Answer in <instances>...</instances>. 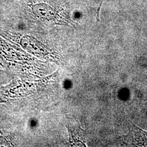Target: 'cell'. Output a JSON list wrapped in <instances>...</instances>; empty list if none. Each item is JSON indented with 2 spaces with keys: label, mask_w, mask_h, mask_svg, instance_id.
<instances>
[{
  "label": "cell",
  "mask_w": 147,
  "mask_h": 147,
  "mask_svg": "<svg viewBox=\"0 0 147 147\" xmlns=\"http://www.w3.org/2000/svg\"><path fill=\"white\" fill-rule=\"evenodd\" d=\"M16 6L15 16L39 26L66 25L69 21L68 12L56 3L43 0H19Z\"/></svg>",
  "instance_id": "obj_1"
},
{
  "label": "cell",
  "mask_w": 147,
  "mask_h": 147,
  "mask_svg": "<svg viewBox=\"0 0 147 147\" xmlns=\"http://www.w3.org/2000/svg\"><path fill=\"white\" fill-rule=\"evenodd\" d=\"M0 59L13 78L37 79L38 61L16 44L0 36Z\"/></svg>",
  "instance_id": "obj_2"
},
{
  "label": "cell",
  "mask_w": 147,
  "mask_h": 147,
  "mask_svg": "<svg viewBox=\"0 0 147 147\" xmlns=\"http://www.w3.org/2000/svg\"><path fill=\"white\" fill-rule=\"evenodd\" d=\"M13 79V77L9 75L7 71L0 69V88L5 84L8 79Z\"/></svg>",
  "instance_id": "obj_3"
}]
</instances>
